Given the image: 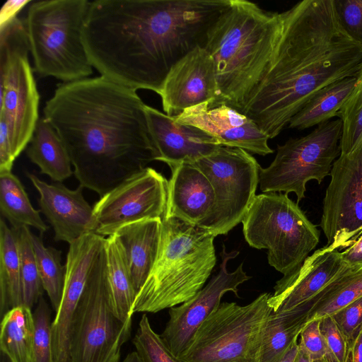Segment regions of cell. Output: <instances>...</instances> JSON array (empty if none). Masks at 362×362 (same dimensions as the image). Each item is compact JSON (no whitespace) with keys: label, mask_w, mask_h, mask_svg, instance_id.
Returning <instances> with one entry per match:
<instances>
[{"label":"cell","mask_w":362,"mask_h":362,"mask_svg":"<svg viewBox=\"0 0 362 362\" xmlns=\"http://www.w3.org/2000/svg\"><path fill=\"white\" fill-rule=\"evenodd\" d=\"M230 0H96L82 32L93 66L110 81L159 95L173 66L197 47Z\"/></svg>","instance_id":"cell-1"},{"label":"cell","mask_w":362,"mask_h":362,"mask_svg":"<svg viewBox=\"0 0 362 362\" xmlns=\"http://www.w3.org/2000/svg\"><path fill=\"white\" fill-rule=\"evenodd\" d=\"M145 106L136 90L98 76L58 84L42 111L80 185L102 197L158 158Z\"/></svg>","instance_id":"cell-2"},{"label":"cell","mask_w":362,"mask_h":362,"mask_svg":"<svg viewBox=\"0 0 362 362\" xmlns=\"http://www.w3.org/2000/svg\"><path fill=\"white\" fill-rule=\"evenodd\" d=\"M362 71V48L341 30L334 0H303L280 13L267 67L241 111L269 139L325 86Z\"/></svg>","instance_id":"cell-3"},{"label":"cell","mask_w":362,"mask_h":362,"mask_svg":"<svg viewBox=\"0 0 362 362\" xmlns=\"http://www.w3.org/2000/svg\"><path fill=\"white\" fill-rule=\"evenodd\" d=\"M280 25L271 13L245 0L230 5L210 27L203 47L212 57L218 98L241 112L270 61Z\"/></svg>","instance_id":"cell-4"},{"label":"cell","mask_w":362,"mask_h":362,"mask_svg":"<svg viewBox=\"0 0 362 362\" xmlns=\"http://www.w3.org/2000/svg\"><path fill=\"white\" fill-rule=\"evenodd\" d=\"M214 236L177 218H163L156 260L132 312L156 313L193 298L216 263Z\"/></svg>","instance_id":"cell-5"},{"label":"cell","mask_w":362,"mask_h":362,"mask_svg":"<svg viewBox=\"0 0 362 362\" xmlns=\"http://www.w3.org/2000/svg\"><path fill=\"white\" fill-rule=\"evenodd\" d=\"M90 4L88 0L32 1L23 20L33 71L62 83L93 73L82 39Z\"/></svg>","instance_id":"cell-6"},{"label":"cell","mask_w":362,"mask_h":362,"mask_svg":"<svg viewBox=\"0 0 362 362\" xmlns=\"http://www.w3.org/2000/svg\"><path fill=\"white\" fill-rule=\"evenodd\" d=\"M241 222L246 242L267 250L268 263L284 276L297 269L320 241L317 226L281 192L256 195Z\"/></svg>","instance_id":"cell-7"},{"label":"cell","mask_w":362,"mask_h":362,"mask_svg":"<svg viewBox=\"0 0 362 362\" xmlns=\"http://www.w3.org/2000/svg\"><path fill=\"white\" fill-rule=\"evenodd\" d=\"M264 293L246 305L224 302L197 328L178 356L182 362H260L264 332L272 313Z\"/></svg>","instance_id":"cell-8"},{"label":"cell","mask_w":362,"mask_h":362,"mask_svg":"<svg viewBox=\"0 0 362 362\" xmlns=\"http://www.w3.org/2000/svg\"><path fill=\"white\" fill-rule=\"evenodd\" d=\"M23 21L0 23V122L6 124L14 161L28 146L40 118V94Z\"/></svg>","instance_id":"cell-9"},{"label":"cell","mask_w":362,"mask_h":362,"mask_svg":"<svg viewBox=\"0 0 362 362\" xmlns=\"http://www.w3.org/2000/svg\"><path fill=\"white\" fill-rule=\"evenodd\" d=\"M131 330L132 319L121 321L111 308L104 243L71 322L69 362H119L121 348Z\"/></svg>","instance_id":"cell-10"},{"label":"cell","mask_w":362,"mask_h":362,"mask_svg":"<svg viewBox=\"0 0 362 362\" xmlns=\"http://www.w3.org/2000/svg\"><path fill=\"white\" fill-rule=\"evenodd\" d=\"M342 121L322 123L308 134L291 138L279 145L272 163L261 168L260 189L264 193L293 192L297 203L305 197L306 184H320L330 175L334 162L341 153Z\"/></svg>","instance_id":"cell-11"},{"label":"cell","mask_w":362,"mask_h":362,"mask_svg":"<svg viewBox=\"0 0 362 362\" xmlns=\"http://www.w3.org/2000/svg\"><path fill=\"white\" fill-rule=\"evenodd\" d=\"M193 164L209 180L215 195L198 226L214 237L226 235L242 221L255 197L262 168L247 151L224 146Z\"/></svg>","instance_id":"cell-12"},{"label":"cell","mask_w":362,"mask_h":362,"mask_svg":"<svg viewBox=\"0 0 362 362\" xmlns=\"http://www.w3.org/2000/svg\"><path fill=\"white\" fill-rule=\"evenodd\" d=\"M320 226L327 245L340 251L362 234V141L334 162Z\"/></svg>","instance_id":"cell-13"},{"label":"cell","mask_w":362,"mask_h":362,"mask_svg":"<svg viewBox=\"0 0 362 362\" xmlns=\"http://www.w3.org/2000/svg\"><path fill=\"white\" fill-rule=\"evenodd\" d=\"M165 177L146 167L108 192L93 206L96 233L110 235L122 226L144 218L164 217L168 195Z\"/></svg>","instance_id":"cell-14"},{"label":"cell","mask_w":362,"mask_h":362,"mask_svg":"<svg viewBox=\"0 0 362 362\" xmlns=\"http://www.w3.org/2000/svg\"><path fill=\"white\" fill-rule=\"evenodd\" d=\"M238 254L239 252L235 250L226 252L223 245L219 272L193 298L170 308L169 320L160 336L177 358L187 346L197 328L219 307L222 296L231 291L238 297V286L251 278L243 270V264L234 272L228 270V262Z\"/></svg>","instance_id":"cell-15"},{"label":"cell","mask_w":362,"mask_h":362,"mask_svg":"<svg viewBox=\"0 0 362 362\" xmlns=\"http://www.w3.org/2000/svg\"><path fill=\"white\" fill-rule=\"evenodd\" d=\"M105 240L104 236L90 233L69 244L64 265L62 298L52 323V362H69L71 322L93 264Z\"/></svg>","instance_id":"cell-16"},{"label":"cell","mask_w":362,"mask_h":362,"mask_svg":"<svg viewBox=\"0 0 362 362\" xmlns=\"http://www.w3.org/2000/svg\"><path fill=\"white\" fill-rule=\"evenodd\" d=\"M163 111L175 116L185 110L218 98L214 62L203 47H197L177 62L168 74L159 93Z\"/></svg>","instance_id":"cell-17"},{"label":"cell","mask_w":362,"mask_h":362,"mask_svg":"<svg viewBox=\"0 0 362 362\" xmlns=\"http://www.w3.org/2000/svg\"><path fill=\"white\" fill-rule=\"evenodd\" d=\"M348 269L341 252L325 245L309 255L297 269L276 282L268 300L272 312L308 308L327 284Z\"/></svg>","instance_id":"cell-18"},{"label":"cell","mask_w":362,"mask_h":362,"mask_svg":"<svg viewBox=\"0 0 362 362\" xmlns=\"http://www.w3.org/2000/svg\"><path fill=\"white\" fill-rule=\"evenodd\" d=\"M209 102L189 107L173 116L177 122L196 127L218 140L221 146L240 148L260 156L273 153L269 137L254 120L223 103L209 107Z\"/></svg>","instance_id":"cell-19"},{"label":"cell","mask_w":362,"mask_h":362,"mask_svg":"<svg viewBox=\"0 0 362 362\" xmlns=\"http://www.w3.org/2000/svg\"><path fill=\"white\" fill-rule=\"evenodd\" d=\"M28 177L40 194V212L52 226L55 241L71 244L87 233H96L98 223L93 208L83 197V187L71 189L60 182L49 184L33 173Z\"/></svg>","instance_id":"cell-20"},{"label":"cell","mask_w":362,"mask_h":362,"mask_svg":"<svg viewBox=\"0 0 362 362\" xmlns=\"http://www.w3.org/2000/svg\"><path fill=\"white\" fill-rule=\"evenodd\" d=\"M145 112L149 132L158 153L157 160L170 168L182 163H194L221 146L218 140L203 130L177 122L146 105Z\"/></svg>","instance_id":"cell-21"},{"label":"cell","mask_w":362,"mask_h":362,"mask_svg":"<svg viewBox=\"0 0 362 362\" xmlns=\"http://www.w3.org/2000/svg\"><path fill=\"white\" fill-rule=\"evenodd\" d=\"M165 213L163 218H177L199 226L211 211L215 199L213 187L193 163H182L170 168Z\"/></svg>","instance_id":"cell-22"},{"label":"cell","mask_w":362,"mask_h":362,"mask_svg":"<svg viewBox=\"0 0 362 362\" xmlns=\"http://www.w3.org/2000/svg\"><path fill=\"white\" fill-rule=\"evenodd\" d=\"M162 218H144L125 224L115 233L124 248L138 293L148 277L158 252Z\"/></svg>","instance_id":"cell-23"},{"label":"cell","mask_w":362,"mask_h":362,"mask_svg":"<svg viewBox=\"0 0 362 362\" xmlns=\"http://www.w3.org/2000/svg\"><path fill=\"white\" fill-rule=\"evenodd\" d=\"M26 155L39 167L42 174L48 175L53 181L61 182L74 173L64 142L43 115L36 124Z\"/></svg>","instance_id":"cell-24"},{"label":"cell","mask_w":362,"mask_h":362,"mask_svg":"<svg viewBox=\"0 0 362 362\" xmlns=\"http://www.w3.org/2000/svg\"><path fill=\"white\" fill-rule=\"evenodd\" d=\"M357 82L358 76L346 77L325 86L291 119L288 127L303 130L338 117Z\"/></svg>","instance_id":"cell-25"},{"label":"cell","mask_w":362,"mask_h":362,"mask_svg":"<svg viewBox=\"0 0 362 362\" xmlns=\"http://www.w3.org/2000/svg\"><path fill=\"white\" fill-rule=\"evenodd\" d=\"M110 305L115 315L122 322L132 319L133 305L137 295L126 255L117 235L105 238Z\"/></svg>","instance_id":"cell-26"},{"label":"cell","mask_w":362,"mask_h":362,"mask_svg":"<svg viewBox=\"0 0 362 362\" xmlns=\"http://www.w3.org/2000/svg\"><path fill=\"white\" fill-rule=\"evenodd\" d=\"M23 305L20 272L19 230L0 221V313Z\"/></svg>","instance_id":"cell-27"},{"label":"cell","mask_w":362,"mask_h":362,"mask_svg":"<svg viewBox=\"0 0 362 362\" xmlns=\"http://www.w3.org/2000/svg\"><path fill=\"white\" fill-rule=\"evenodd\" d=\"M309 310L298 308L287 312L272 313L264 332L260 362H279L308 320Z\"/></svg>","instance_id":"cell-28"},{"label":"cell","mask_w":362,"mask_h":362,"mask_svg":"<svg viewBox=\"0 0 362 362\" xmlns=\"http://www.w3.org/2000/svg\"><path fill=\"white\" fill-rule=\"evenodd\" d=\"M34 332L30 308L20 305L11 309L1 322V352L11 362H33Z\"/></svg>","instance_id":"cell-29"},{"label":"cell","mask_w":362,"mask_h":362,"mask_svg":"<svg viewBox=\"0 0 362 362\" xmlns=\"http://www.w3.org/2000/svg\"><path fill=\"white\" fill-rule=\"evenodd\" d=\"M0 209L14 229L31 226L42 235L49 228L40 215V210L32 206L23 185L12 172L0 173Z\"/></svg>","instance_id":"cell-30"},{"label":"cell","mask_w":362,"mask_h":362,"mask_svg":"<svg viewBox=\"0 0 362 362\" xmlns=\"http://www.w3.org/2000/svg\"><path fill=\"white\" fill-rule=\"evenodd\" d=\"M362 296V269H348L309 303L308 321L329 316Z\"/></svg>","instance_id":"cell-31"},{"label":"cell","mask_w":362,"mask_h":362,"mask_svg":"<svg viewBox=\"0 0 362 362\" xmlns=\"http://www.w3.org/2000/svg\"><path fill=\"white\" fill-rule=\"evenodd\" d=\"M33 247L44 290L55 313L62 298L65 266L62 262V251L53 247H45L41 237L31 233Z\"/></svg>","instance_id":"cell-32"},{"label":"cell","mask_w":362,"mask_h":362,"mask_svg":"<svg viewBox=\"0 0 362 362\" xmlns=\"http://www.w3.org/2000/svg\"><path fill=\"white\" fill-rule=\"evenodd\" d=\"M29 227L19 229L20 272L23 305L32 308L42 296L43 286Z\"/></svg>","instance_id":"cell-33"},{"label":"cell","mask_w":362,"mask_h":362,"mask_svg":"<svg viewBox=\"0 0 362 362\" xmlns=\"http://www.w3.org/2000/svg\"><path fill=\"white\" fill-rule=\"evenodd\" d=\"M132 342L142 362H182L168 349L144 314Z\"/></svg>","instance_id":"cell-34"},{"label":"cell","mask_w":362,"mask_h":362,"mask_svg":"<svg viewBox=\"0 0 362 362\" xmlns=\"http://www.w3.org/2000/svg\"><path fill=\"white\" fill-rule=\"evenodd\" d=\"M33 314L35 332L33 338V362H52V323L50 310L42 296Z\"/></svg>","instance_id":"cell-35"},{"label":"cell","mask_w":362,"mask_h":362,"mask_svg":"<svg viewBox=\"0 0 362 362\" xmlns=\"http://www.w3.org/2000/svg\"><path fill=\"white\" fill-rule=\"evenodd\" d=\"M334 6L341 30L362 48V0H334Z\"/></svg>","instance_id":"cell-36"},{"label":"cell","mask_w":362,"mask_h":362,"mask_svg":"<svg viewBox=\"0 0 362 362\" xmlns=\"http://www.w3.org/2000/svg\"><path fill=\"white\" fill-rule=\"evenodd\" d=\"M320 329L324 338L329 362H348L349 348L331 315L320 319Z\"/></svg>","instance_id":"cell-37"},{"label":"cell","mask_w":362,"mask_h":362,"mask_svg":"<svg viewBox=\"0 0 362 362\" xmlns=\"http://www.w3.org/2000/svg\"><path fill=\"white\" fill-rule=\"evenodd\" d=\"M349 348L362 329V296L331 315Z\"/></svg>","instance_id":"cell-38"},{"label":"cell","mask_w":362,"mask_h":362,"mask_svg":"<svg viewBox=\"0 0 362 362\" xmlns=\"http://www.w3.org/2000/svg\"><path fill=\"white\" fill-rule=\"evenodd\" d=\"M320 319L308 321L303 328L298 345L310 356L313 361L327 356V348L320 329Z\"/></svg>","instance_id":"cell-39"},{"label":"cell","mask_w":362,"mask_h":362,"mask_svg":"<svg viewBox=\"0 0 362 362\" xmlns=\"http://www.w3.org/2000/svg\"><path fill=\"white\" fill-rule=\"evenodd\" d=\"M341 258L347 267L358 271L362 269V234L349 247L341 252Z\"/></svg>","instance_id":"cell-40"},{"label":"cell","mask_w":362,"mask_h":362,"mask_svg":"<svg viewBox=\"0 0 362 362\" xmlns=\"http://www.w3.org/2000/svg\"><path fill=\"white\" fill-rule=\"evenodd\" d=\"M31 2V1L27 0L8 1L4 4L1 10L0 23H4L18 16V13L23 9V8L28 4L29 5Z\"/></svg>","instance_id":"cell-41"},{"label":"cell","mask_w":362,"mask_h":362,"mask_svg":"<svg viewBox=\"0 0 362 362\" xmlns=\"http://www.w3.org/2000/svg\"><path fill=\"white\" fill-rule=\"evenodd\" d=\"M348 362H362V329L349 346Z\"/></svg>","instance_id":"cell-42"},{"label":"cell","mask_w":362,"mask_h":362,"mask_svg":"<svg viewBox=\"0 0 362 362\" xmlns=\"http://www.w3.org/2000/svg\"><path fill=\"white\" fill-rule=\"evenodd\" d=\"M298 351V344L295 342L284 354L279 362H294Z\"/></svg>","instance_id":"cell-43"},{"label":"cell","mask_w":362,"mask_h":362,"mask_svg":"<svg viewBox=\"0 0 362 362\" xmlns=\"http://www.w3.org/2000/svg\"><path fill=\"white\" fill-rule=\"evenodd\" d=\"M294 362H313L309 354L298 345V351Z\"/></svg>","instance_id":"cell-44"},{"label":"cell","mask_w":362,"mask_h":362,"mask_svg":"<svg viewBox=\"0 0 362 362\" xmlns=\"http://www.w3.org/2000/svg\"><path fill=\"white\" fill-rule=\"evenodd\" d=\"M122 362H142L137 352L133 351L127 354Z\"/></svg>","instance_id":"cell-45"},{"label":"cell","mask_w":362,"mask_h":362,"mask_svg":"<svg viewBox=\"0 0 362 362\" xmlns=\"http://www.w3.org/2000/svg\"><path fill=\"white\" fill-rule=\"evenodd\" d=\"M1 362H11V361L4 354L1 352Z\"/></svg>","instance_id":"cell-46"},{"label":"cell","mask_w":362,"mask_h":362,"mask_svg":"<svg viewBox=\"0 0 362 362\" xmlns=\"http://www.w3.org/2000/svg\"><path fill=\"white\" fill-rule=\"evenodd\" d=\"M313 362H329L326 357H324L321 359L313 361Z\"/></svg>","instance_id":"cell-47"}]
</instances>
